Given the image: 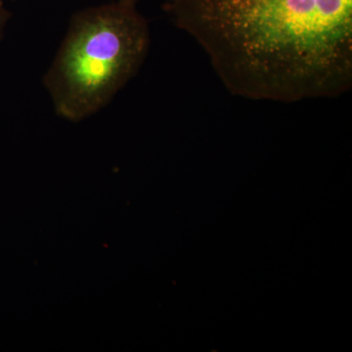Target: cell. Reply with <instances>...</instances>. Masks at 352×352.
<instances>
[{"mask_svg":"<svg viewBox=\"0 0 352 352\" xmlns=\"http://www.w3.org/2000/svg\"><path fill=\"white\" fill-rule=\"evenodd\" d=\"M231 94L293 103L352 87V0H168Z\"/></svg>","mask_w":352,"mask_h":352,"instance_id":"1","label":"cell"},{"mask_svg":"<svg viewBox=\"0 0 352 352\" xmlns=\"http://www.w3.org/2000/svg\"><path fill=\"white\" fill-rule=\"evenodd\" d=\"M150 41L147 21L132 0L76 13L43 78L55 113L78 122L105 108L138 73Z\"/></svg>","mask_w":352,"mask_h":352,"instance_id":"2","label":"cell"},{"mask_svg":"<svg viewBox=\"0 0 352 352\" xmlns=\"http://www.w3.org/2000/svg\"><path fill=\"white\" fill-rule=\"evenodd\" d=\"M9 18H10V13L7 10L3 1L0 0V41H1L2 36H3L4 29H6Z\"/></svg>","mask_w":352,"mask_h":352,"instance_id":"3","label":"cell"},{"mask_svg":"<svg viewBox=\"0 0 352 352\" xmlns=\"http://www.w3.org/2000/svg\"><path fill=\"white\" fill-rule=\"evenodd\" d=\"M132 1L138 2V0H132Z\"/></svg>","mask_w":352,"mask_h":352,"instance_id":"4","label":"cell"}]
</instances>
